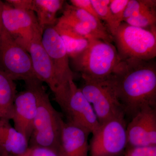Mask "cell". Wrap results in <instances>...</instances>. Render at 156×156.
Returning a JSON list of instances; mask_svg holds the SVG:
<instances>
[{
  "label": "cell",
  "mask_w": 156,
  "mask_h": 156,
  "mask_svg": "<svg viewBox=\"0 0 156 156\" xmlns=\"http://www.w3.org/2000/svg\"><path fill=\"white\" fill-rule=\"evenodd\" d=\"M108 80L126 115L131 119L145 107L156 108V65L153 59L121 60Z\"/></svg>",
  "instance_id": "cell-1"
},
{
  "label": "cell",
  "mask_w": 156,
  "mask_h": 156,
  "mask_svg": "<svg viewBox=\"0 0 156 156\" xmlns=\"http://www.w3.org/2000/svg\"><path fill=\"white\" fill-rule=\"evenodd\" d=\"M33 83L37 108L29 146L47 147L58 152L65 122L61 114L52 105L43 82L36 78L34 79Z\"/></svg>",
  "instance_id": "cell-2"
},
{
  "label": "cell",
  "mask_w": 156,
  "mask_h": 156,
  "mask_svg": "<svg viewBox=\"0 0 156 156\" xmlns=\"http://www.w3.org/2000/svg\"><path fill=\"white\" fill-rule=\"evenodd\" d=\"M88 48L72 59L75 70L83 79L103 80L108 79L121 61L116 48L112 43L93 37Z\"/></svg>",
  "instance_id": "cell-3"
},
{
  "label": "cell",
  "mask_w": 156,
  "mask_h": 156,
  "mask_svg": "<svg viewBox=\"0 0 156 156\" xmlns=\"http://www.w3.org/2000/svg\"><path fill=\"white\" fill-rule=\"evenodd\" d=\"M121 60H151L156 56V31L122 22L112 36Z\"/></svg>",
  "instance_id": "cell-4"
},
{
  "label": "cell",
  "mask_w": 156,
  "mask_h": 156,
  "mask_svg": "<svg viewBox=\"0 0 156 156\" xmlns=\"http://www.w3.org/2000/svg\"><path fill=\"white\" fill-rule=\"evenodd\" d=\"M55 100L65 115L67 122L86 128L92 134L99 128L100 124L92 105L74 80L69 81Z\"/></svg>",
  "instance_id": "cell-5"
},
{
  "label": "cell",
  "mask_w": 156,
  "mask_h": 156,
  "mask_svg": "<svg viewBox=\"0 0 156 156\" xmlns=\"http://www.w3.org/2000/svg\"><path fill=\"white\" fill-rule=\"evenodd\" d=\"M125 115L101 124L90 140V156H122L128 145Z\"/></svg>",
  "instance_id": "cell-6"
},
{
  "label": "cell",
  "mask_w": 156,
  "mask_h": 156,
  "mask_svg": "<svg viewBox=\"0 0 156 156\" xmlns=\"http://www.w3.org/2000/svg\"><path fill=\"white\" fill-rule=\"evenodd\" d=\"M2 17L5 30L26 50L32 42L41 41L44 30L33 11L16 9L5 2Z\"/></svg>",
  "instance_id": "cell-7"
},
{
  "label": "cell",
  "mask_w": 156,
  "mask_h": 156,
  "mask_svg": "<svg viewBox=\"0 0 156 156\" xmlns=\"http://www.w3.org/2000/svg\"><path fill=\"white\" fill-rule=\"evenodd\" d=\"M83 80V83L80 89L92 105L100 125L115 117L126 115L108 79Z\"/></svg>",
  "instance_id": "cell-8"
},
{
  "label": "cell",
  "mask_w": 156,
  "mask_h": 156,
  "mask_svg": "<svg viewBox=\"0 0 156 156\" xmlns=\"http://www.w3.org/2000/svg\"><path fill=\"white\" fill-rule=\"evenodd\" d=\"M0 69L14 81L37 78L29 53L4 28L0 41Z\"/></svg>",
  "instance_id": "cell-9"
},
{
  "label": "cell",
  "mask_w": 156,
  "mask_h": 156,
  "mask_svg": "<svg viewBox=\"0 0 156 156\" xmlns=\"http://www.w3.org/2000/svg\"><path fill=\"white\" fill-rule=\"evenodd\" d=\"M41 42L54 68L58 86V90L54 94L55 96L66 88L70 80H74V74L70 67L64 43L54 26L44 30Z\"/></svg>",
  "instance_id": "cell-10"
},
{
  "label": "cell",
  "mask_w": 156,
  "mask_h": 156,
  "mask_svg": "<svg viewBox=\"0 0 156 156\" xmlns=\"http://www.w3.org/2000/svg\"><path fill=\"white\" fill-rule=\"evenodd\" d=\"M34 79L24 81L25 89L16 95L12 119L14 128L23 134L28 142L33 131L37 112V99Z\"/></svg>",
  "instance_id": "cell-11"
},
{
  "label": "cell",
  "mask_w": 156,
  "mask_h": 156,
  "mask_svg": "<svg viewBox=\"0 0 156 156\" xmlns=\"http://www.w3.org/2000/svg\"><path fill=\"white\" fill-rule=\"evenodd\" d=\"M127 147L156 145V108H143L127 125Z\"/></svg>",
  "instance_id": "cell-12"
},
{
  "label": "cell",
  "mask_w": 156,
  "mask_h": 156,
  "mask_svg": "<svg viewBox=\"0 0 156 156\" xmlns=\"http://www.w3.org/2000/svg\"><path fill=\"white\" fill-rule=\"evenodd\" d=\"M90 134L86 128L64 122L58 151L59 156H89Z\"/></svg>",
  "instance_id": "cell-13"
},
{
  "label": "cell",
  "mask_w": 156,
  "mask_h": 156,
  "mask_svg": "<svg viewBox=\"0 0 156 156\" xmlns=\"http://www.w3.org/2000/svg\"><path fill=\"white\" fill-rule=\"evenodd\" d=\"M27 51L30 55L33 68L37 78L48 84L55 94L58 90V86L54 68L41 41L32 42Z\"/></svg>",
  "instance_id": "cell-14"
},
{
  "label": "cell",
  "mask_w": 156,
  "mask_h": 156,
  "mask_svg": "<svg viewBox=\"0 0 156 156\" xmlns=\"http://www.w3.org/2000/svg\"><path fill=\"white\" fill-rule=\"evenodd\" d=\"M28 147L25 136L11 126L10 121L0 119V156L19 155Z\"/></svg>",
  "instance_id": "cell-15"
},
{
  "label": "cell",
  "mask_w": 156,
  "mask_h": 156,
  "mask_svg": "<svg viewBox=\"0 0 156 156\" xmlns=\"http://www.w3.org/2000/svg\"><path fill=\"white\" fill-rule=\"evenodd\" d=\"M14 81L0 69V119L10 121L13 118L17 94Z\"/></svg>",
  "instance_id": "cell-16"
},
{
  "label": "cell",
  "mask_w": 156,
  "mask_h": 156,
  "mask_svg": "<svg viewBox=\"0 0 156 156\" xmlns=\"http://www.w3.org/2000/svg\"><path fill=\"white\" fill-rule=\"evenodd\" d=\"M63 15H67L87 23L90 26L96 38L112 43L113 37L101 20L95 18L84 10L66 3L65 5Z\"/></svg>",
  "instance_id": "cell-17"
},
{
  "label": "cell",
  "mask_w": 156,
  "mask_h": 156,
  "mask_svg": "<svg viewBox=\"0 0 156 156\" xmlns=\"http://www.w3.org/2000/svg\"><path fill=\"white\" fill-rule=\"evenodd\" d=\"M63 0H34L33 11L36 13L39 25L43 30L53 26L57 21V12L64 5Z\"/></svg>",
  "instance_id": "cell-18"
},
{
  "label": "cell",
  "mask_w": 156,
  "mask_h": 156,
  "mask_svg": "<svg viewBox=\"0 0 156 156\" xmlns=\"http://www.w3.org/2000/svg\"><path fill=\"white\" fill-rule=\"evenodd\" d=\"M56 30L63 41L68 56L71 59L80 55L89 46L90 42L87 38L68 31L62 30Z\"/></svg>",
  "instance_id": "cell-19"
},
{
  "label": "cell",
  "mask_w": 156,
  "mask_h": 156,
  "mask_svg": "<svg viewBox=\"0 0 156 156\" xmlns=\"http://www.w3.org/2000/svg\"><path fill=\"white\" fill-rule=\"evenodd\" d=\"M156 7L147 9L124 20L129 25L151 31H156Z\"/></svg>",
  "instance_id": "cell-20"
},
{
  "label": "cell",
  "mask_w": 156,
  "mask_h": 156,
  "mask_svg": "<svg viewBox=\"0 0 156 156\" xmlns=\"http://www.w3.org/2000/svg\"><path fill=\"white\" fill-rule=\"evenodd\" d=\"M91 1L100 20H103L106 23L107 28L112 37L118 28L110 9V0H91Z\"/></svg>",
  "instance_id": "cell-21"
},
{
  "label": "cell",
  "mask_w": 156,
  "mask_h": 156,
  "mask_svg": "<svg viewBox=\"0 0 156 156\" xmlns=\"http://www.w3.org/2000/svg\"><path fill=\"white\" fill-rule=\"evenodd\" d=\"M156 7L154 0H129L124 14V21L140 12Z\"/></svg>",
  "instance_id": "cell-22"
},
{
  "label": "cell",
  "mask_w": 156,
  "mask_h": 156,
  "mask_svg": "<svg viewBox=\"0 0 156 156\" xmlns=\"http://www.w3.org/2000/svg\"><path fill=\"white\" fill-rule=\"evenodd\" d=\"M129 0H110V9L117 28L124 22V14Z\"/></svg>",
  "instance_id": "cell-23"
},
{
  "label": "cell",
  "mask_w": 156,
  "mask_h": 156,
  "mask_svg": "<svg viewBox=\"0 0 156 156\" xmlns=\"http://www.w3.org/2000/svg\"><path fill=\"white\" fill-rule=\"evenodd\" d=\"M124 156H156V145L127 147Z\"/></svg>",
  "instance_id": "cell-24"
},
{
  "label": "cell",
  "mask_w": 156,
  "mask_h": 156,
  "mask_svg": "<svg viewBox=\"0 0 156 156\" xmlns=\"http://www.w3.org/2000/svg\"><path fill=\"white\" fill-rule=\"evenodd\" d=\"M16 156H59L58 153L53 150L42 147L29 146L23 153Z\"/></svg>",
  "instance_id": "cell-25"
},
{
  "label": "cell",
  "mask_w": 156,
  "mask_h": 156,
  "mask_svg": "<svg viewBox=\"0 0 156 156\" xmlns=\"http://www.w3.org/2000/svg\"><path fill=\"white\" fill-rule=\"evenodd\" d=\"M70 2L73 6L84 10L100 20L91 2V0H71Z\"/></svg>",
  "instance_id": "cell-26"
},
{
  "label": "cell",
  "mask_w": 156,
  "mask_h": 156,
  "mask_svg": "<svg viewBox=\"0 0 156 156\" xmlns=\"http://www.w3.org/2000/svg\"><path fill=\"white\" fill-rule=\"evenodd\" d=\"M6 2L15 9L33 11L34 0H7Z\"/></svg>",
  "instance_id": "cell-27"
},
{
  "label": "cell",
  "mask_w": 156,
  "mask_h": 156,
  "mask_svg": "<svg viewBox=\"0 0 156 156\" xmlns=\"http://www.w3.org/2000/svg\"><path fill=\"white\" fill-rule=\"evenodd\" d=\"M3 5V2L0 1V41H1L2 34L3 29H4L2 17V9Z\"/></svg>",
  "instance_id": "cell-28"
},
{
  "label": "cell",
  "mask_w": 156,
  "mask_h": 156,
  "mask_svg": "<svg viewBox=\"0 0 156 156\" xmlns=\"http://www.w3.org/2000/svg\"></svg>",
  "instance_id": "cell-29"
}]
</instances>
